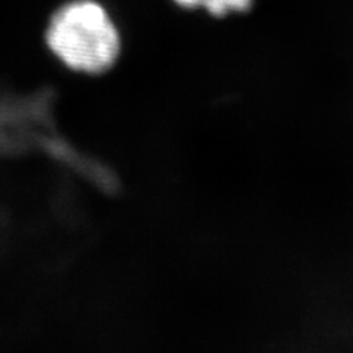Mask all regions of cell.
Returning <instances> with one entry per match:
<instances>
[{"instance_id": "obj_1", "label": "cell", "mask_w": 353, "mask_h": 353, "mask_svg": "<svg viewBox=\"0 0 353 353\" xmlns=\"http://www.w3.org/2000/svg\"><path fill=\"white\" fill-rule=\"evenodd\" d=\"M50 50L70 68L99 74L108 71L119 54V34L106 10L92 0L66 3L50 19Z\"/></svg>"}, {"instance_id": "obj_2", "label": "cell", "mask_w": 353, "mask_h": 353, "mask_svg": "<svg viewBox=\"0 0 353 353\" xmlns=\"http://www.w3.org/2000/svg\"><path fill=\"white\" fill-rule=\"evenodd\" d=\"M253 0H203L202 6L214 17H224L230 12H246Z\"/></svg>"}, {"instance_id": "obj_3", "label": "cell", "mask_w": 353, "mask_h": 353, "mask_svg": "<svg viewBox=\"0 0 353 353\" xmlns=\"http://www.w3.org/2000/svg\"><path fill=\"white\" fill-rule=\"evenodd\" d=\"M174 2L179 5V6H181V8L193 9V8H197V6H202L203 0H174Z\"/></svg>"}]
</instances>
